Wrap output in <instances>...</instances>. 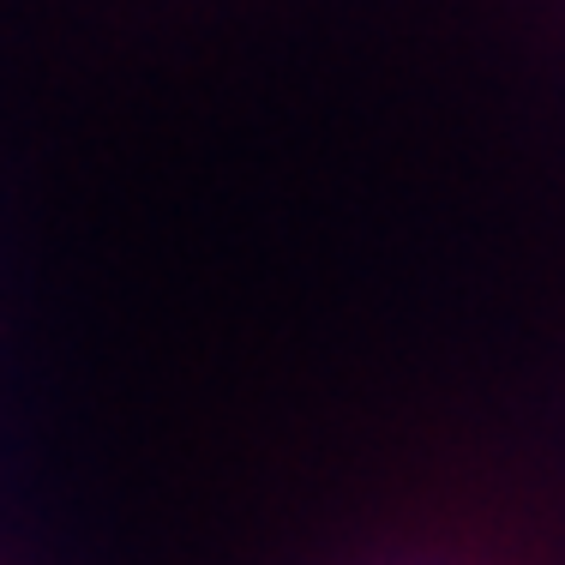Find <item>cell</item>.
<instances>
[{"label":"cell","instance_id":"cell-1","mask_svg":"<svg viewBox=\"0 0 565 565\" xmlns=\"http://www.w3.org/2000/svg\"><path fill=\"white\" fill-rule=\"evenodd\" d=\"M319 565H565V518L500 469H446L338 542Z\"/></svg>","mask_w":565,"mask_h":565}]
</instances>
